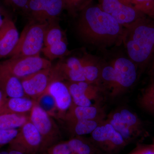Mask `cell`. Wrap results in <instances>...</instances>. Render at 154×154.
I'll return each instance as SVG.
<instances>
[{"label":"cell","mask_w":154,"mask_h":154,"mask_svg":"<svg viewBox=\"0 0 154 154\" xmlns=\"http://www.w3.org/2000/svg\"><path fill=\"white\" fill-rule=\"evenodd\" d=\"M4 1H5V2H7V3H9V4H11L10 0H4Z\"/></svg>","instance_id":"cell-38"},{"label":"cell","mask_w":154,"mask_h":154,"mask_svg":"<svg viewBox=\"0 0 154 154\" xmlns=\"http://www.w3.org/2000/svg\"></svg>","instance_id":"cell-40"},{"label":"cell","mask_w":154,"mask_h":154,"mask_svg":"<svg viewBox=\"0 0 154 154\" xmlns=\"http://www.w3.org/2000/svg\"><path fill=\"white\" fill-rule=\"evenodd\" d=\"M79 13L77 32L86 43L102 50L122 44L124 27L98 4L92 2Z\"/></svg>","instance_id":"cell-1"},{"label":"cell","mask_w":154,"mask_h":154,"mask_svg":"<svg viewBox=\"0 0 154 154\" xmlns=\"http://www.w3.org/2000/svg\"><path fill=\"white\" fill-rule=\"evenodd\" d=\"M35 103V100L27 96L8 98L0 109V115L5 113L28 114L30 113Z\"/></svg>","instance_id":"cell-15"},{"label":"cell","mask_w":154,"mask_h":154,"mask_svg":"<svg viewBox=\"0 0 154 154\" xmlns=\"http://www.w3.org/2000/svg\"><path fill=\"white\" fill-rule=\"evenodd\" d=\"M47 0H28L25 13L30 19L39 21L44 12Z\"/></svg>","instance_id":"cell-26"},{"label":"cell","mask_w":154,"mask_h":154,"mask_svg":"<svg viewBox=\"0 0 154 154\" xmlns=\"http://www.w3.org/2000/svg\"><path fill=\"white\" fill-rule=\"evenodd\" d=\"M149 76L150 79V82H154V59L152 62L151 66L149 71Z\"/></svg>","instance_id":"cell-35"},{"label":"cell","mask_w":154,"mask_h":154,"mask_svg":"<svg viewBox=\"0 0 154 154\" xmlns=\"http://www.w3.org/2000/svg\"><path fill=\"white\" fill-rule=\"evenodd\" d=\"M64 9L63 0H47L44 12L39 22H48L58 19Z\"/></svg>","instance_id":"cell-22"},{"label":"cell","mask_w":154,"mask_h":154,"mask_svg":"<svg viewBox=\"0 0 154 154\" xmlns=\"http://www.w3.org/2000/svg\"><path fill=\"white\" fill-rule=\"evenodd\" d=\"M119 111L127 125L139 136L141 135L144 131L143 124L137 115L127 108H122Z\"/></svg>","instance_id":"cell-25"},{"label":"cell","mask_w":154,"mask_h":154,"mask_svg":"<svg viewBox=\"0 0 154 154\" xmlns=\"http://www.w3.org/2000/svg\"><path fill=\"white\" fill-rule=\"evenodd\" d=\"M47 154V153L46 152H41L39 154Z\"/></svg>","instance_id":"cell-39"},{"label":"cell","mask_w":154,"mask_h":154,"mask_svg":"<svg viewBox=\"0 0 154 154\" xmlns=\"http://www.w3.org/2000/svg\"><path fill=\"white\" fill-rule=\"evenodd\" d=\"M67 142L75 154H98L99 151L92 141L81 136L73 137Z\"/></svg>","instance_id":"cell-18"},{"label":"cell","mask_w":154,"mask_h":154,"mask_svg":"<svg viewBox=\"0 0 154 154\" xmlns=\"http://www.w3.org/2000/svg\"><path fill=\"white\" fill-rule=\"evenodd\" d=\"M64 9L72 15H76L94 0H63Z\"/></svg>","instance_id":"cell-29"},{"label":"cell","mask_w":154,"mask_h":154,"mask_svg":"<svg viewBox=\"0 0 154 154\" xmlns=\"http://www.w3.org/2000/svg\"><path fill=\"white\" fill-rule=\"evenodd\" d=\"M106 119L120 134L127 144L138 137L139 136L125 123L119 110L110 113Z\"/></svg>","instance_id":"cell-16"},{"label":"cell","mask_w":154,"mask_h":154,"mask_svg":"<svg viewBox=\"0 0 154 154\" xmlns=\"http://www.w3.org/2000/svg\"><path fill=\"white\" fill-rule=\"evenodd\" d=\"M44 38V46H47L66 39L64 31L59 24L58 19L48 21Z\"/></svg>","instance_id":"cell-20"},{"label":"cell","mask_w":154,"mask_h":154,"mask_svg":"<svg viewBox=\"0 0 154 154\" xmlns=\"http://www.w3.org/2000/svg\"><path fill=\"white\" fill-rule=\"evenodd\" d=\"M52 66L51 61L39 55L11 58L0 62V66L20 79Z\"/></svg>","instance_id":"cell-8"},{"label":"cell","mask_w":154,"mask_h":154,"mask_svg":"<svg viewBox=\"0 0 154 154\" xmlns=\"http://www.w3.org/2000/svg\"><path fill=\"white\" fill-rule=\"evenodd\" d=\"M29 121L36 128L42 140L41 153L57 143L61 137L59 128L51 117L39 107L36 102L29 113Z\"/></svg>","instance_id":"cell-5"},{"label":"cell","mask_w":154,"mask_h":154,"mask_svg":"<svg viewBox=\"0 0 154 154\" xmlns=\"http://www.w3.org/2000/svg\"><path fill=\"white\" fill-rule=\"evenodd\" d=\"M29 121L28 114L5 113L0 115V129L20 128Z\"/></svg>","instance_id":"cell-19"},{"label":"cell","mask_w":154,"mask_h":154,"mask_svg":"<svg viewBox=\"0 0 154 154\" xmlns=\"http://www.w3.org/2000/svg\"><path fill=\"white\" fill-rule=\"evenodd\" d=\"M19 33L15 23L7 16L0 27V59L9 56L18 43Z\"/></svg>","instance_id":"cell-12"},{"label":"cell","mask_w":154,"mask_h":154,"mask_svg":"<svg viewBox=\"0 0 154 154\" xmlns=\"http://www.w3.org/2000/svg\"><path fill=\"white\" fill-rule=\"evenodd\" d=\"M99 118H105V112L99 103L90 106H79L72 102L63 120L67 122Z\"/></svg>","instance_id":"cell-13"},{"label":"cell","mask_w":154,"mask_h":154,"mask_svg":"<svg viewBox=\"0 0 154 154\" xmlns=\"http://www.w3.org/2000/svg\"><path fill=\"white\" fill-rule=\"evenodd\" d=\"M139 11L154 20V0H127Z\"/></svg>","instance_id":"cell-28"},{"label":"cell","mask_w":154,"mask_h":154,"mask_svg":"<svg viewBox=\"0 0 154 154\" xmlns=\"http://www.w3.org/2000/svg\"><path fill=\"white\" fill-rule=\"evenodd\" d=\"M25 95L36 100L55 81H63L56 65L20 79Z\"/></svg>","instance_id":"cell-6"},{"label":"cell","mask_w":154,"mask_h":154,"mask_svg":"<svg viewBox=\"0 0 154 154\" xmlns=\"http://www.w3.org/2000/svg\"><path fill=\"white\" fill-rule=\"evenodd\" d=\"M105 118H99L89 120H81L73 122H67V127L69 132L73 136H82L91 134Z\"/></svg>","instance_id":"cell-17"},{"label":"cell","mask_w":154,"mask_h":154,"mask_svg":"<svg viewBox=\"0 0 154 154\" xmlns=\"http://www.w3.org/2000/svg\"><path fill=\"white\" fill-rule=\"evenodd\" d=\"M0 90L8 98L26 96L20 79L11 74L1 66H0Z\"/></svg>","instance_id":"cell-14"},{"label":"cell","mask_w":154,"mask_h":154,"mask_svg":"<svg viewBox=\"0 0 154 154\" xmlns=\"http://www.w3.org/2000/svg\"><path fill=\"white\" fill-rule=\"evenodd\" d=\"M47 154H75L70 148L67 142H60L50 147L46 150Z\"/></svg>","instance_id":"cell-30"},{"label":"cell","mask_w":154,"mask_h":154,"mask_svg":"<svg viewBox=\"0 0 154 154\" xmlns=\"http://www.w3.org/2000/svg\"><path fill=\"white\" fill-rule=\"evenodd\" d=\"M8 97L5 94L0 90V109L4 106L6 101L8 100Z\"/></svg>","instance_id":"cell-34"},{"label":"cell","mask_w":154,"mask_h":154,"mask_svg":"<svg viewBox=\"0 0 154 154\" xmlns=\"http://www.w3.org/2000/svg\"><path fill=\"white\" fill-rule=\"evenodd\" d=\"M64 82L68 88L72 102L75 105L79 106H90L93 105L91 100L85 95L77 82Z\"/></svg>","instance_id":"cell-24"},{"label":"cell","mask_w":154,"mask_h":154,"mask_svg":"<svg viewBox=\"0 0 154 154\" xmlns=\"http://www.w3.org/2000/svg\"><path fill=\"white\" fill-rule=\"evenodd\" d=\"M20 128L17 136L9 144V149L25 154L41 153L42 137L34 125L29 121Z\"/></svg>","instance_id":"cell-10"},{"label":"cell","mask_w":154,"mask_h":154,"mask_svg":"<svg viewBox=\"0 0 154 154\" xmlns=\"http://www.w3.org/2000/svg\"><path fill=\"white\" fill-rule=\"evenodd\" d=\"M11 4L19 9H22L25 12L28 5V0H10Z\"/></svg>","instance_id":"cell-33"},{"label":"cell","mask_w":154,"mask_h":154,"mask_svg":"<svg viewBox=\"0 0 154 154\" xmlns=\"http://www.w3.org/2000/svg\"><path fill=\"white\" fill-rule=\"evenodd\" d=\"M42 52L51 61L58 58H62L69 54L70 51L68 49V43L66 39H64L47 46H44Z\"/></svg>","instance_id":"cell-21"},{"label":"cell","mask_w":154,"mask_h":154,"mask_svg":"<svg viewBox=\"0 0 154 154\" xmlns=\"http://www.w3.org/2000/svg\"><path fill=\"white\" fill-rule=\"evenodd\" d=\"M127 57L143 69L154 59V20L144 17L125 27L122 44Z\"/></svg>","instance_id":"cell-2"},{"label":"cell","mask_w":154,"mask_h":154,"mask_svg":"<svg viewBox=\"0 0 154 154\" xmlns=\"http://www.w3.org/2000/svg\"><path fill=\"white\" fill-rule=\"evenodd\" d=\"M139 103L145 111L154 116V82H150L142 92Z\"/></svg>","instance_id":"cell-23"},{"label":"cell","mask_w":154,"mask_h":154,"mask_svg":"<svg viewBox=\"0 0 154 154\" xmlns=\"http://www.w3.org/2000/svg\"><path fill=\"white\" fill-rule=\"evenodd\" d=\"M98 1L100 8L110 14L124 28L146 16L127 0Z\"/></svg>","instance_id":"cell-9"},{"label":"cell","mask_w":154,"mask_h":154,"mask_svg":"<svg viewBox=\"0 0 154 154\" xmlns=\"http://www.w3.org/2000/svg\"><path fill=\"white\" fill-rule=\"evenodd\" d=\"M0 154H9V150H3L0 151Z\"/></svg>","instance_id":"cell-37"},{"label":"cell","mask_w":154,"mask_h":154,"mask_svg":"<svg viewBox=\"0 0 154 154\" xmlns=\"http://www.w3.org/2000/svg\"><path fill=\"white\" fill-rule=\"evenodd\" d=\"M36 103L52 117H57V110L54 99L46 92L36 100Z\"/></svg>","instance_id":"cell-27"},{"label":"cell","mask_w":154,"mask_h":154,"mask_svg":"<svg viewBox=\"0 0 154 154\" xmlns=\"http://www.w3.org/2000/svg\"><path fill=\"white\" fill-rule=\"evenodd\" d=\"M91 134V140L96 147L107 153H115L128 145L106 119Z\"/></svg>","instance_id":"cell-7"},{"label":"cell","mask_w":154,"mask_h":154,"mask_svg":"<svg viewBox=\"0 0 154 154\" xmlns=\"http://www.w3.org/2000/svg\"><path fill=\"white\" fill-rule=\"evenodd\" d=\"M46 92L54 99L57 110V118L63 120L72 104L71 96L65 82L63 81H55L50 85Z\"/></svg>","instance_id":"cell-11"},{"label":"cell","mask_w":154,"mask_h":154,"mask_svg":"<svg viewBox=\"0 0 154 154\" xmlns=\"http://www.w3.org/2000/svg\"><path fill=\"white\" fill-rule=\"evenodd\" d=\"M7 17V16H6L5 14H4L2 8L0 5V27L4 24L5 19Z\"/></svg>","instance_id":"cell-36"},{"label":"cell","mask_w":154,"mask_h":154,"mask_svg":"<svg viewBox=\"0 0 154 154\" xmlns=\"http://www.w3.org/2000/svg\"><path fill=\"white\" fill-rule=\"evenodd\" d=\"M128 154H154V143L138 146Z\"/></svg>","instance_id":"cell-32"},{"label":"cell","mask_w":154,"mask_h":154,"mask_svg":"<svg viewBox=\"0 0 154 154\" xmlns=\"http://www.w3.org/2000/svg\"><path fill=\"white\" fill-rule=\"evenodd\" d=\"M48 22L30 19L22 30L19 41L9 57L19 58L39 55L43 48Z\"/></svg>","instance_id":"cell-4"},{"label":"cell","mask_w":154,"mask_h":154,"mask_svg":"<svg viewBox=\"0 0 154 154\" xmlns=\"http://www.w3.org/2000/svg\"><path fill=\"white\" fill-rule=\"evenodd\" d=\"M19 131L17 129H0V146L10 143L16 137Z\"/></svg>","instance_id":"cell-31"},{"label":"cell","mask_w":154,"mask_h":154,"mask_svg":"<svg viewBox=\"0 0 154 154\" xmlns=\"http://www.w3.org/2000/svg\"><path fill=\"white\" fill-rule=\"evenodd\" d=\"M137 66L128 57L118 56L102 60L99 85L104 94L112 99L121 96L132 88L138 75Z\"/></svg>","instance_id":"cell-3"}]
</instances>
